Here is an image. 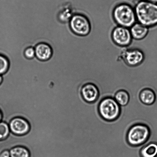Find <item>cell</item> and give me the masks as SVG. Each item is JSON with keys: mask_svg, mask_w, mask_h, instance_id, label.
Listing matches in <instances>:
<instances>
[{"mask_svg": "<svg viewBox=\"0 0 157 157\" xmlns=\"http://www.w3.org/2000/svg\"><path fill=\"white\" fill-rule=\"evenodd\" d=\"M69 24L72 31L78 36L85 37L90 32L91 27L90 21L82 14H75L71 18Z\"/></svg>", "mask_w": 157, "mask_h": 157, "instance_id": "obj_5", "label": "cell"}, {"mask_svg": "<svg viewBox=\"0 0 157 157\" xmlns=\"http://www.w3.org/2000/svg\"><path fill=\"white\" fill-rule=\"evenodd\" d=\"M9 124L5 122H0V141L4 140L10 133Z\"/></svg>", "mask_w": 157, "mask_h": 157, "instance_id": "obj_17", "label": "cell"}, {"mask_svg": "<svg viewBox=\"0 0 157 157\" xmlns=\"http://www.w3.org/2000/svg\"><path fill=\"white\" fill-rule=\"evenodd\" d=\"M24 55L26 58L28 59H32L35 57L34 48L29 47L25 49L24 52Z\"/></svg>", "mask_w": 157, "mask_h": 157, "instance_id": "obj_18", "label": "cell"}, {"mask_svg": "<svg viewBox=\"0 0 157 157\" xmlns=\"http://www.w3.org/2000/svg\"><path fill=\"white\" fill-rule=\"evenodd\" d=\"M0 157H10L9 150H4L2 151L0 153Z\"/></svg>", "mask_w": 157, "mask_h": 157, "instance_id": "obj_19", "label": "cell"}, {"mask_svg": "<svg viewBox=\"0 0 157 157\" xmlns=\"http://www.w3.org/2000/svg\"><path fill=\"white\" fill-rule=\"evenodd\" d=\"M9 65L10 64L8 58L4 55L0 54V75H2L7 73Z\"/></svg>", "mask_w": 157, "mask_h": 157, "instance_id": "obj_16", "label": "cell"}, {"mask_svg": "<svg viewBox=\"0 0 157 157\" xmlns=\"http://www.w3.org/2000/svg\"><path fill=\"white\" fill-rule=\"evenodd\" d=\"M137 21L146 27L157 26V4L141 0L135 7Z\"/></svg>", "mask_w": 157, "mask_h": 157, "instance_id": "obj_1", "label": "cell"}, {"mask_svg": "<svg viewBox=\"0 0 157 157\" xmlns=\"http://www.w3.org/2000/svg\"><path fill=\"white\" fill-rule=\"evenodd\" d=\"M2 113L1 112V111L0 110V122H1L2 120Z\"/></svg>", "mask_w": 157, "mask_h": 157, "instance_id": "obj_22", "label": "cell"}, {"mask_svg": "<svg viewBox=\"0 0 157 157\" xmlns=\"http://www.w3.org/2000/svg\"><path fill=\"white\" fill-rule=\"evenodd\" d=\"M144 1L149 2L157 4V0H144Z\"/></svg>", "mask_w": 157, "mask_h": 157, "instance_id": "obj_20", "label": "cell"}, {"mask_svg": "<svg viewBox=\"0 0 157 157\" xmlns=\"http://www.w3.org/2000/svg\"><path fill=\"white\" fill-rule=\"evenodd\" d=\"M113 17L118 26L128 29L137 21L134 8L124 3L115 6L113 10Z\"/></svg>", "mask_w": 157, "mask_h": 157, "instance_id": "obj_2", "label": "cell"}, {"mask_svg": "<svg viewBox=\"0 0 157 157\" xmlns=\"http://www.w3.org/2000/svg\"><path fill=\"white\" fill-rule=\"evenodd\" d=\"M3 81V77L2 75H0V85L2 83Z\"/></svg>", "mask_w": 157, "mask_h": 157, "instance_id": "obj_21", "label": "cell"}, {"mask_svg": "<svg viewBox=\"0 0 157 157\" xmlns=\"http://www.w3.org/2000/svg\"><path fill=\"white\" fill-rule=\"evenodd\" d=\"M10 131L17 136H23L30 130V124L27 120L17 117L13 118L9 123Z\"/></svg>", "mask_w": 157, "mask_h": 157, "instance_id": "obj_8", "label": "cell"}, {"mask_svg": "<svg viewBox=\"0 0 157 157\" xmlns=\"http://www.w3.org/2000/svg\"><path fill=\"white\" fill-rule=\"evenodd\" d=\"M141 157H156L157 156V143L151 142L147 143L141 149L140 151Z\"/></svg>", "mask_w": 157, "mask_h": 157, "instance_id": "obj_13", "label": "cell"}, {"mask_svg": "<svg viewBox=\"0 0 157 157\" xmlns=\"http://www.w3.org/2000/svg\"><path fill=\"white\" fill-rule=\"evenodd\" d=\"M139 98L143 104L146 105L150 106L156 101V95L153 89L147 88L141 91L140 93Z\"/></svg>", "mask_w": 157, "mask_h": 157, "instance_id": "obj_12", "label": "cell"}, {"mask_svg": "<svg viewBox=\"0 0 157 157\" xmlns=\"http://www.w3.org/2000/svg\"><path fill=\"white\" fill-rule=\"evenodd\" d=\"M35 57L40 61H45L51 57L53 53L51 47L48 44L40 43L35 47Z\"/></svg>", "mask_w": 157, "mask_h": 157, "instance_id": "obj_10", "label": "cell"}, {"mask_svg": "<svg viewBox=\"0 0 157 157\" xmlns=\"http://www.w3.org/2000/svg\"><path fill=\"white\" fill-rule=\"evenodd\" d=\"M151 133L148 125L140 123L135 124L128 131L126 139L129 145L134 147H139L148 141Z\"/></svg>", "mask_w": 157, "mask_h": 157, "instance_id": "obj_3", "label": "cell"}, {"mask_svg": "<svg viewBox=\"0 0 157 157\" xmlns=\"http://www.w3.org/2000/svg\"><path fill=\"white\" fill-rule=\"evenodd\" d=\"M121 56L125 64L132 67L139 65L144 59V52L138 49H125L121 52Z\"/></svg>", "mask_w": 157, "mask_h": 157, "instance_id": "obj_7", "label": "cell"}, {"mask_svg": "<svg viewBox=\"0 0 157 157\" xmlns=\"http://www.w3.org/2000/svg\"><path fill=\"white\" fill-rule=\"evenodd\" d=\"M130 30L133 39L138 41L145 38L149 32L148 27L138 22L134 24L130 28Z\"/></svg>", "mask_w": 157, "mask_h": 157, "instance_id": "obj_11", "label": "cell"}, {"mask_svg": "<svg viewBox=\"0 0 157 157\" xmlns=\"http://www.w3.org/2000/svg\"><path fill=\"white\" fill-rule=\"evenodd\" d=\"M115 100L120 106H125L128 104L130 100V96L127 91L118 90L115 94Z\"/></svg>", "mask_w": 157, "mask_h": 157, "instance_id": "obj_14", "label": "cell"}, {"mask_svg": "<svg viewBox=\"0 0 157 157\" xmlns=\"http://www.w3.org/2000/svg\"><path fill=\"white\" fill-rule=\"evenodd\" d=\"M98 110L101 117L109 122L117 120L121 112V106L114 98L110 96L101 100L98 104Z\"/></svg>", "mask_w": 157, "mask_h": 157, "instance_id": "obj_4", "label": "cell"}, {"mask_svg": "<svg viewBox=\"0 0 157 157\" xmlns=\"http://www.w3.org/2000/svg\"><path fill=\"white\" fill-rule=\"evenodd\" d=\"M112 38L115 44L122 47L130 45L133 40L130 30L119 26L115 27L112 31Z\"/></svg>", "mask_w": 157, "mask_h": 157, "instance_id": "obj_6", "label": "cell"}, {"mask_svg": "<svg viewBox=\"0 0 157 157\" xmlns=\"http://www.w3.org/2000/svg\"><path fill=\"white\" fill-rule=\"evenodd\" d=\"M81 94L85 101L92 104L98 99L99 96V90L94 84L91 83H86L82 86Z\"/></svg>", "mask_w": 157, "mask_h": 157, "instance_id": "obj_9", "label": "cell"}, {"mask_svg": "<svg viewBox=\"0 0 157 157\" xmlns=\"http://www.w3.org/2000/svg\"><path fill=\"white\" fill-rule=\"evenodd\" d=\"M10 157H30L29 151L26 147L17 146L9 150Z\"/></svg>", "mask_w": 157, "mask_h": 157, "instance_id": "obj_15", "label": "cell"}]
</instances>
